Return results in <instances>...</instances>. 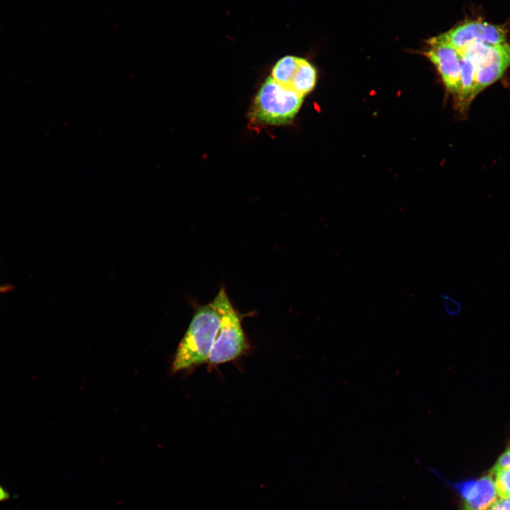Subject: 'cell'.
Returning a JSON list of instances; mask_svg holds the SVG:
<instances>
[{
  "label": "cell",
  "instance_id": "obj_1",
  "mask_svg": "<svg viewBox=\"0 0 510 510\" xmlns=\"http://www.w3.org/2000/svg\"><path fill=\"white\" fill-rule=\"evenodd\" d=\"M220 322L221 314L215 298L207 305L197 307L174 356L172 373L208 361Z\"/></svg>",
  "mask_w": 510,
  "mask_h": 510
},
{
  "label": "cell",
  "instance_id": "obj_2",
  "mask_svg": "<svg viewBox=\"0 0 510 510\" xmlns=\"http://www.w3.org/2000/svg\"><path fill=\"white\" fill-rule=\"evenodd\" d=\"M303 99L304 97L282 86L270 76L257 92L251 113L261 123L286 125L293 120Z\"/></svg>",
  "mask_w": 510,
  "mask_h": 510
},
{
  "label": "cell",
  "instance_id": "obj_3",
  "mask_svg": "<svg viewBox=\"0 0 510 510\" xmlns=\"http://www.w3.org/2000/svg\"><path fill=\"white\" fill-rule=\"evenodd\" d=\"M215 300L220 311L221 322L208 362L217 365L241 356L246 351L248 343L240 317L223 288L220 290Z\"/></svg>",
  "mask_w": 510,
  "mask_h": 510
},
{
  "label": "cell",
  "instance_id": "obj_4",
  "mask_svg": "<svg viewBox=\"0 0 510 510\" xmlns=\"http://www.w3.org/2000/svg\"><path fill=\"white\" fill-rule=\"evenodd\" d=\"M458 52L474 64L475 97L501 79L510 67V44L506 42L492 45L476 42Z\"/></svg>",
  "mask_w": 510,
  "mask_h": 510
},
{
  "label": "cell",
  "instance_id": "obj_5",
  "mask_svg": "<svg viewBox=\"0 0 510 510\" xmlns=\"http://www.w3.org/2000/svg\"><path fill=\"white\" fill-rule=\"evenodd\" d=\"M317 74L315 67L305 58L286 55L276 62L271 76L282 86L305 97L314 89Z\"/></svg>",
  "mask_w": 510,
  "mask_h": 510
},
{
  "label": "cell",
  "instance_id": "obj_6",
  "mask_svg": "<svg viewBox=\"0 0 510 510\" xmlns=\"http://www.w3.org/2000/svg\"><path fill=\"white\" fill-rule=\"evenodd\" d=\"M425 55L436 66L447 91L458 98L460 91V54L441 35L429 40Z\"/></svg>",
  "mask_w": 510,
  "mask_h": 510
},
{
  "label": "cell",
  "instance_id": "obj_7",
  "mask_svg": "<svg viewBox=\"0 0 510 510\" xmlns=\"http://www.w3.org/2000/svg\"><path fill=\"white\" fill-rule=\"evenodd\" d=\"M441 35L458 51L476 42L492 45L506 42L503 28L481 21L463 23Z\"/></svg>",
  "mask_w": 510,
  "mask_h": 510
},
{
  "label": "cell",
  "instance_id": "obj_8",
  "mask_svg": "<svg viewBox=\"0 0 510 510\" xmlns=\"http://www.w3.org/2000/svg\"><path fill=\"white\" fill-rule=\"evenodd\" d=\"M454 487L463 499L460 510H487L498 499L490 473L472 484H456Z\"/></svg>",
  "mask_w": 510,
  "mask_h": 510
},
{
  "label": "cell",
  "instance_id": "obj_9",
  "mask_svg": "<svg viewBox=\"0 0 510 510\" xmlns=\"http://www.w3.org/2000/svg\"><path fill=\"white\" fill-rule=\"evenodd\" d=\"M475 98V67L468 57L460 55V91L458 98L460 108H468Z\"/></svg>",
  "mask_w": 510,
  "mask_h": 510
},
{
  "label": "cell",
  "instance_id": "obj_10",
  "mask_svg": "<svg viewBox=\"0 0 510 510\" xmlns=\"http://www.w3.org/2000/svg\"><path fill=\"white\" fill-rule=\"evenodd\" d=\"M498 498L510 499V466L490 470Z\"/></svg>",
  "mask_w": 510,
  "mask_h": 510
},
{
  "label": "cell",
  "instance_id": "obj_11",
  "mask_svg": "<svg viewBox=\"0 0 510 510\" xmlns=\"http://www.w3.org/2000/svg\"><path fill=\"white\" fill-rule=\"evenodd\" d=\"M441 298L443 300L444 309L447 314L455 315L460 311L462 306L460 302L457 300L453 299L446 294L441 295Z\"/></svg>",
  "mask_w": 510,
  "mask_h": 510
},
{
  "label": "cell",
  "instance_id": "obj_12",
  "mask_svg": "<svg viewBox=\"0 0 510 510\" xmlns=\"http://www.w3.org/2000/svg\"><path fill=\"white\" fill-rule=\"evenodd\" d=\"M508 466H510V447L499 457L497 463L491 470L493 471Z\"/></svg>",
  "mask_w": 510,
  "mask_h": 510
},
{
  "label": "cell",
  "instance_id": "obj_13",
  "mask_svg": "<svg viewBox=\"0 0 510 510\" xmlns=\"http://www.w3.org/2000/svg\"><path fill=\"white\" fill-rule=\"evenodd\" d=\"M487 510H510V499L498 498Z\"/></svg>",
  "mask_w": 510,
  "mask_h": 510
},
{
  "label": "cell",
  "instance_id": "obj_14",
  "mask_svg": "<svg viewBox=\"0 0 510 510\" xmlns=\"http://www.w3.org/2000/svg\"><path fill=\"white\" fill-rule=\"evenodd\" d=\"M9 498V493L7 490L0 485V502L6 501Z\"/></svg>",
  "mask_w": 510,
  "mask_h": 510
},
{
  "label": "cell",
  "instance_id": "obj_15",
  "mask_svg": "<svg viewBox=\"0 0 510 510\" xmlns=\"http://www.w3.org/2000/svg\"><path fill=\"white\" fill-rule=\"evenodd\" d=\"M11 289V286L9 285H0V293L8 292Z\"/></svg>",
  "mask_w": 510,
  "mask_h": 510
}]
</instances>
